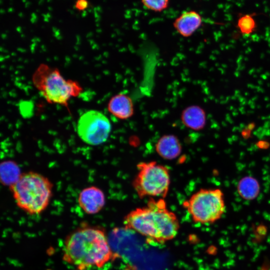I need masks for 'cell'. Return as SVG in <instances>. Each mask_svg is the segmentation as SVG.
Returning a JSON list of instances; mask_svg holds the SVG:
<instances>
[{
	"label": "cell",
	"instance_id": "cell-1",
	"mask_svg": "<svg viewBox=\"0 0 270 270\" xmlns=\"http://www.w3.org/2000/svg\"><path fill=\"white\" fill-rule=\"evenodd\" d=\"M120 257L112 248L103 227L82 222L65 238L64 260L78 270L102 268Z\"/></svg>",
	"mask_w": 270,
	"mask_h": 270
},
{
	"label": "cell",
	"instance_id": "cell-2",
	"mask_svg": "<svg viewBox=\"0 0 270 270\" xmlns=\"http://www.w3.org/2000/svg\"><path fill=\"white\" fill-rule=\"evenodd\" d=\"M125 228L136 232L150 242L164 244L176 238L180 229L176 215L170 211L164 198H150L146 204L124 218Z\"/></svg>",
	"mask_w": 270,
	"mask_h": 270
},
{
	"label": "cell",
	"instance_id": "cell-3",
	"mask_svg": "<svg viewBox=\"0 0 270 270\" xmlns=\"http://www.w3.org/2000/svg\"><path fill=\"white\" fill-rule=\"evenodd\" d=\"M9 188L20 209L28 214L37 215L42 213L49 205L54 185L44 176L29 171L22 173Z\"/></svg>",
	"mask_w": 270,
	"mask_h": 270
},
{
	"label": "cell",
	"instance_id": "cell-4",
	"mask_svg": "<svg viewBox=\"0 0 270 270\" xmlns=\"http://www.w3.org/2000/svg\"><path fill=\"white\" fill-rule=\"evenodd\" d=\"M33 84L48 102L64 106L68 110V102L82 92L80 84L65 79L56 68L41 64L34 74Z\"/></svg>",
	"mask_w": 270,
	"mask_h": 270
},
{
	"label": "cell",
	"instance_id": "cell-5",
	"mask_svg": "<svg viewBox=\"0 0 270 270\" xmlns=\"http://www.w3.org/2000/svg\"><path fill=\"white\" fill-rule=\"evenodd\" d=\"M183 204L192 220L201 224L216 222L226 210L224 193L218 188H201L184 202Z\"/></svg>",
	"mask_w": 270,
	"mask_h": 270
},
{
	"label": "cell",
	"instance_id": "cell-6",
	"mask_svg": "<svg viewBox=\"0 0 270 270\" xmlns=\"http://www.w3.org/2000/svg\"><path fill=\"white\" fill-rule=\"evenodd\" d=\"M132 186L140 198L149 196L164 198L170 183L168 168L155 161L140 162Z\"/></svg>",
	"mask_w": 270,
	"mask_h": 270
},
{
	"label": "cell",
	"instance_id": "cell-7",
	"mask_svg": "<svg viewBox=\"0 0 270 270\" xmlns=\"http://www.w3.org/2000/svg\"><path fill=\"white\" fill-rule=\"evenodd\" d=\"M111 130L110 120L100 112L90 110L83 114L77 124V132L80 138L91 146L105 142Z\"/></svg>",
	"mask_w": 270,
	"mask_h": 270
},
{
	"label": "cell",
	"instance_id": "cell-8",
	"mask_svg": "<svg viewBox=\"0 0 270 270\" xmlns=\"http://www.w3.org/2000/svg\"><path fill=\"white\" fill-rule=\"evenodd\" d=\"M78 201L79 206L85 213L94 214L104 208L106 198L101 189L95 186H90L80 191Z\"/></svg>",
	"mask_w": 270,
	"mask_h": 270
},
{
	"label": "cell",
	"instance_id": "cell-9",
	"mask_svg": "<svg viewBox=\"0 0 270 270\" xmlns=\"http://www.w3.org/2000/svg\"><path fill=\"white\" fill-rule=\"evenodd\" d=\"M202 18L194 10L182 12L173 23L176 32L182 36L188 37L192 36L201 26Z\"/></svg>",
	"mask_w": 270,
	"mask_h": 270
},
{
	"label": "cell",
	"instance_id": "cell-10",
	"mask_svg": "<svg viewBox=\"0 0 270 270\" xmlns=\"http://www.w3.org/2000/svg\"><path fill=\"white\" fill-rule=\"evenodd\" d=\"M182 144L175 136L166 134L162 136L156 144V151L162 158L172 160L178 158L182 152Z\"/></svg>",
	"mask_w": 270,
	"mask_h": 270
},
{
	"label": "cell",
	"instance_id": "cell-11",
	"mask_svg": "<svg viewBox=\"0 0 270 270\" xmlns=\"http://www.w3.org/2000/svg\"><path fill=\"white\" fill-rule=\"evenodd\" d=\"M108 108L111 114L120 120L128 119L134 114L132 100L124 94H119L112 98L108 102Z\"/></svg>",
	"mask_w": 270,
	"mask_h": 270
},
{
	"label": "cell",
	"instance_id": "cell-12",
	"mask_svg": "<svg viewBox=\"0 0 270 270\" xmlns=\"http://www.w3.org/2000/svg\"><path fill=\"white\" fill-rule=\"evenodd\" d=\"M181 120L187 128L194 130H200L206 125V116L200 107L192 106H188L182 112Z\"/></svg>",
	"mask_w": 270,
	"mask_h": 270
},
{
	"label": "cell",
	"instance_id": "cell-13",
	"mask_svg": "<svg viewBox=\"0 0 270 270\" xmlns=\"http://www.w3.org/2000/svg\"><path fill=\"white\" fill-rule=\"evenodd\" d=\"M237 191L240 196L246 200L255 199L260 192V185L258 180L252 176L242 178L237 184Z\"/></svg>",
	"mask_w": 270,
	"mask_h": 270
},
{
	"label": "cell",
	"instance_id": "cell-14",
	"mask_svg": "<svg viewBox=\"0 0 270 270\" xmlns=\"http://www.w3.org/2000/svg\"><path fill=\"white\" fill-rule=\"evenodd\" d=\"M22 173L16 164L12 161H5L0 164L1 182L9 187L18 179Z\"/></svg>",
	"mask_w": 270,
	"mask_h": 270
},
{
	"label": "cell",
	"instance_id": "cell-15",
	"mask_svg": "<svg viewBox=\"0 0 270 270\" xmlns=\"http://www.w3.org/2000/svg\"><path fill=\"white\" fill-rule=\"evenodd\" d=\"M256 24L252 16L246 14L240 17L238 22V27L242 34L248 35L255 30Z\"/></svg>",
	"mask_w": 270,
	"mask_h": 270
},
{
	"label": "cell",
	"instance_id": "cell-16",
	"mask_svg": "<svg viewBox=\"0 0 270 270\" xmlns=\"http://www.w3.org/2000/svg\"><path fill=\"white\" fill-rule=\"evenodd\" d=\"M143 6L149 10L160 12L166 9L169 0H141Z\"/></svg>",
	"mask_w": 270,
	"mask_h": 270
},
{
	"label": "cell",
	"instance_id": "cell-17",
	"mask_svg": "<svg viewBox=\"0 0 270 270\" xmlns=\"http://www.w3.org/2000/svg\"><path fill=\"white\" fill-rule=\"evenodd\" d=\"M88 6L86 0H78L76 2V8L78 10H84Z\"/></svg>",
	"mask_w": 270,
	"mask_h": 270
}]
</instances>
